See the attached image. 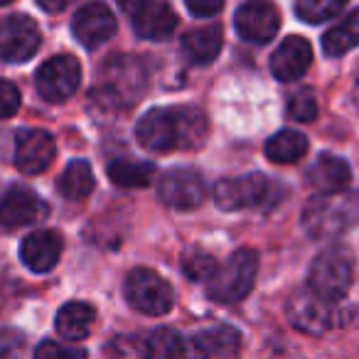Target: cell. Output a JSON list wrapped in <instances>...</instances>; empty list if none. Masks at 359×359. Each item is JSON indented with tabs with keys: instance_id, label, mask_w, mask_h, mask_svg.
I'll use <instances>...</instances> for the list:
<instances>
[{
	"instance_id": "28",
	"label": "cell",
	"mask_w": 359,
	"mask_h": 359,
	"mask_svg": "<svg viewBox=\"0 0 359 359\" xmlns=\"http://www.w3.org/2000/svg\"><path fill=\"white\" fill-rule=\"evenodd\" d=\"M182 352H185V344H182L180 334L168 327L148 332L143 339L145 357H180Z\"/></svg>"
},
{
	"instance_id": "25",
	"label": "cell",
	"mask_w": 359,
	"mask_h": 359,
	"mask_svg": "<svg viewBox=\"0 0 359 359\" xmlns=\"http://www.w3.org/2000/svg\"><path fill=\"white\" fill-rule=\"evenodd\" d=\"M359 45V8L352 11L339 25L330 27L323 35V52L327 57H342Z\"/></svg>"
},
{
	"instance_id": "8",
	"label": "cell",
	"mask_w": 359,
	"mask_h": 359,
	"mask_svg": "<svg viewBox=\"0 0 359 359\" xmlns=\"http://www.w3.org/2000/svg\"><path fill=\"white\" fill-rule=\"evenodd\" d=\"M140 145L155 153L182 148V123H180V109H153L135 126Z\"/></svg>"
},
{
	"instance_id": "37",
	"label": "cell",
	"mask_w": 359,
	"mask_h": 359,
	"mask_svg": "<svg viewBox=\"0 0 359 359\" xmlns=\"http://www.w3.org/2000/svg\"><path fill=\"white\" fill-rule=\"evenodd\" d=\"M11 3H13V0H0V8H3V6H11Z\"/></svg>"
},
{
	"instance_id": "3",
	"label": "cell",
	"mask_w": 359,
	"mask_h": 359,
	"mask_svg": "<svg viewBox=\"0 0 359 359\" xmlns=\"http://www.w3.org/2000/svg\"><path fill=\"white\" fill-rule=\"evenodd\" d=\"M145 69L135 57H114L106 62L104 74H101L99 91L91 94L94 101H101L104 106H128L135 101L145 89Z\"/></svg>"
},
{
	"instance_id": "19",
	"label": "cell",
	"mask_w": 359,
	"mask_h": 359,
	"mask_svg": "<svg viewBox=\"0 0 359 359\" xmlns=\"http://www.w3.org/2000/svg\"><path fill=\"white\" fill-rule=\"evenodd\" d=\"M352 180V170L337 155L323 153L308 170V182L318 192H337L344 190Z\"/></svg>"
},
{
	"instance_id": "7",
	"label": "cell",
	"mask_w": 359,
	"mask_h": 359,
	"mask_svg": "<svg viewBox=\"0 0 359 359\" xmlns=\"http://www.w3.org/2000/svg\"><path fill=\"white\" fill-rule=\"evenodd\" d=\"M37 91L42 99L60 104L67 101L81 84V65L72 55H57L37 69Z\"/></svg>"
},
{
	"instance_id": "31",
	"label": "cell",
	"mask_w": 359,
	"mask_h": 359,
	"mask_svg": "<svg viewBox=\"0 0 359 359\" xmlns=\"http://www.w3.org/2000/svg\"><path fill=\"white\" fill-rule=\"evenodd\" d=\"M20 111V89L13 81L0 79V118H11Z\"/></svg>"
},
{
	"instance_id": "5",
	"label": "cell",
	"mask_w": 359,
	"mask_h": 359,
	"mask_svg": "<svg viewBox=\"0 0 359 359\" xmlns=\"http://www.w3.org/2000/svg\"><path fill=\"white\" fill-rule=\"evenodd\" d=\"M126 298L143 315H165L172 308V288L170 283L150 269H135L126 276Z\"/></svg>"
},
{
	"instance_id": "24",
	"label": "cell",
	"mask_w": 359,
	"mask_h": 359,
	"mask_svg": "<svg viewBox=\"0 0 359 359\" xmlns=\"http://www.w3.org/2000/svg\"><path fill=\"white\" fill-rule=\"evenodd\" d=\"M308 153V138L298 130H278L266 143V158L278 165H293Z\"/></svg>"
},
{
	"instance_id": "18",
	"label": "cell",
	"mask_w": 359,
	"mask_h": 359,
	"mask_svg": "<svg viewBox=\"0 0 359 359\" xmlns=\"http://www.w3.org/2000/svg\"><path fill=\"white\" fill-rule=\"evenodd\" d=\"M20 256L30 271H35V273H47V271L55 269L62 256V236L50 229L32 231V234L22 241Z\"/></svg>"
},
{
	"instance_id": "32",
	"label": "cell",
	"mask_w": 359,
	"mask_h": 359,
	"mask_svg": "<svg viewBox=\"0 0 359 359\" xmlns=\"http://www.w3.org/2000/svg\"><path fill=\"white\" fill-rule=\"evenodd\" d=\"M84 349H76V347H65V344H57L55 339H47L37 347V357H69V359H76V357H84Z\"/></svg>"
},
{
	"instance_id": "20",
	"label": "cell",
	"mask_w": 359,
	"mask_h": 359,
	"mask_svg": "<svg viewBox=\"0 0 359 359\" xmlns=\"http://www.w3.org/2000/svg\"><path fill=\"white\" fill-rule=\"evenodd\" d=\"M224 45V32L219 25H207L190 30L182 37V52L192 65H210L219 57Z\"/></svg>"
},
{
	"instance_id": "6",
	"label": "cell",
	"mask_w": 359,
	"mask_h": 359,
	"mask_svg": "<svg viewBox=\"0 0 359 359\" xmlns=\"http://www.w3.org/2000/svg\"><path fill=\"white\" fill-rule=\"evenodd\" d=\"M42 32L27 15H11L0 20V60L20 65L37 55Z\"/></svg>"
},
{
	"instance_id": "34",
	"label": "cell",
	"mask_w": 359,
	"mask_h": 359,
	"mask_svg": "<svg viewBox=\"0 0 359 359\" xmlns=\"http://www.w3.org/2000/svg\"><path fill=\"white\" fill-rule=\"evenodd\" d=\"M76 0H37V6L45 13H65L69 6H74Z\"/></svg>"
},
{
	"instance_id": "2",
	"label": "cell",
	"mask_w": 359,
	"mask_h": 359,
	"mask_svg": "<svg viewBox=\"0 0 359 359\" xmlns=\"http://www.w3.org/2000/svg\"><path fill=\"white\" fill-rule=\"evenodd\" d=\"M259 271V254L251 249H239L226 259L224 266L212 273L207 280V295L217 303H239L251 293Z\"/></svg>"
},
{
	"instance_id": "33",
	"label": "cell",
	"mask_w": 359,
	"mask_h": 359,
	"mask_svg": "<svg viewBox=\"0 0 359 359\" xmlns=\"http://www.w3.org/2000/svg\"><path fill=\"white\" fill-rule=\"evenodd\" d=\"M187 11L197 18H212L224 8V0H185Z\"/></svg>"
},
{
	"instance_id": "14",
	"label": "cell",
	"mask_w": 359,
	"mask_h": 359,
	"mask_svg": "<svg viewBox=\"0 0 359 359\" xmlns=\"http://www.w3.org/2000/svg\"><path fill=\"white\" fill-rule=\"evenodd\" d=\"M57 155V145L47 130H20L15 138V165L20 172L37 175L45 172Z\"/></svg>"
},
{
	"instance_id": "22",
	"label": "cell",
	"mask_w": 359,
	"mask_h": 359,
	"mask_svg": "<svg viewBox=\"0 0 359 359\" xmlns=\"http://www.w3.org/2000/svg\"><path fill=\"white\" fill-rule=\"evenodd\" d=\"M109 180L116 187L123 190H135V187H148L155 180V165L145 163V160H133V158H118L111 160L109 168Z\"/></svg>"
},
{
	"instance_id": "15",
	"label": "cell",
	"mask_w": 359,
	"mask_h": 359,
	"mask_svg": "<svg viewBox=\"0 0 359 359\" xmlns=\"http://www.w3.org/2000/svg\"><path fill=\"white\" fill-rule=\"evenodd\" d=\"M47 215H50V207L25 187H13L0 200V226H6V229L37 224Z\"/></svg>"
},
{
	"instance_id": "23",
	"label": "cell",
	"mask_w": 359,
	"mask_h": 359,
	"mask_svg": "<svg viewBox=\"0 0 359 359\" xmlns=\"http://www.w3.org/2000/svg\"><path fill=\"white\" fill-rule=\"evenodd\" d=\"M195 349L205 357H231V354L239 352L241 347V334L236 332L234 327H226V325H219V327H210L205 332L195 334L192 339Z\"/></svg>"
},
{
	"instance_id": "4",
	"label": "cell",
	"mask_w": 359,
	"mask_h": 359,
	"mask_svg": "<svg viewBox=\"0 0 359 359\" xmlns=\"http://www.w3.org/2000/svg\"><path fill=\"white\" fill-rule=\"evenodd\" d=\"M354 278V256L347 246H330L315 256L308 273V285L323 298L342 300Z\"/></svg>"
},
{
	"instance_id": "21",
	"label": "cell",
	"mask_w": 359,
	"mask_h": 359,
	"mask_svg": "<svg viewBox=\"0 0 359 359\" xmlns=\"http://www.w3.org/2000/svg\"><path fill=\"white\" fill-rule=\"evenodd\" d=\"M96 313L89 303H67L65 308L57 313V332L67 342H76V339H84L86 334L94 327Z\"/></svg>"
},
{
	"instance_id": "16",
	"label": "cell",
	"mask_w": 359,
	"mask_h": 359,
	"mask_svg": "<svg viewBox=\"0 0 359 359\" xmlns=\"http://www.w3.org/2000/svg\"><path fill=\"white\" fill-rule=\"evenodd\" d=\"M313 65V47L305 37H285L271 57V72L278 81H298Z\"/></svg>"
},
{
	"instance_id": "26",
	"label": "cell",
	"mask_w": 359,
	"mask_h": 359,
	"mask_svg": "<svg viewBox=\"0 0 359 359\" xmlns=\"http://www.w3.org/2000/svg\"><path fill=\"white\" fill-rule=\"evenodd\" d=\"M94 190V172L86 160H72L60 177V192L72 202H79Z\"/></svg>"
},
{
	"instance_id": "30",
	"label": "cell",
	"mask_w": 359,
	"mask_h": 359,
	"mask_svg": "<svg viewBox=\"0 0 359 359\" xmlns=\"http://www.w3.org/2000/svg\"><path fill=\"white\" fill-rule=\"evenodd\" d=\"M288 116L298 123H313L318 118V99L310 89H298L288 99Z\"/></svg>"
},
{
	"instance_id": "36",
	"label": "cell",
	"mask_w": 359,
	"mask_h": 359,
	"mask_svg": "<svg viewBox=\"0 0 359 359\" xmlns=\"http://www.w3.org/2000/svg\"><path fill=\"white\" fill-rule=\"evenodd\" d=\"M354 101H357V106H359V76H357V84H354Z\"/></svg>"
},
{
	"instance_id": "17",
	"label": "cell",
	"mask_w": 359,
	"mask_h": 359,
	"mask_svg": "<svg viewBox=\"0 0 359 359\" xmlns=\"http://www.w3.org/2000/svg\"><path fill=\"white\" fill-rule=\"evenodd\" d=\"M130 20H133V30L145 40H165L177 27V15L170 11L165 0H145L130 15Z\"/></svg>"
},
{
	"instance_id": "11",
	"label": "cell",
	"mask_w": 359,
	"mask_h": 359,
	"mask_svg": "<svg viewBox=\"0 0 359 359\" xmlns=\"http://www.w3.org/2000/svg\"><path fill=\"white\" fill-rule=\"evenodd\" d=\"M236 32L246 42L266 45L278 35L280 13L271 0H246L234 15Z\"/></svg>"
},
{
	"instance_id": "1",
	"label": "cell",
	"mask_w": 359,
	"mask_h": 359,
	"mask_svg": "<svg viewBox=\"0 0 359 359\" xmlns=\"http://www.w3.org/2000/svg\"><path fill=\"white\" fill-rule=\"evenodd\" d=\"M359 222V195L337 190L320 192L305 205L303 226L313 239H337Z\"/></svg>"
},
{
	"instance_id": "27",
	"label": "cell",
	"mask_w": 359,
	"mask_h": 359,
	"mask_svg": "<svg viewBox=\"0 0 359 359\" xmlns=\"http://www.w3.org/2000/svg\"><path fill=\"white\" fill-rule=\"evenodd\" d=\"M349 0H298L295 3V13L303 22L310 25H320V22H327L332 18H337L344 11Z\"/></svg>"
},
{
	"instance_id": "12",
	"label": "cell",
	"mask_w": 359,
	"mask_h": 359,
	"mask_svg": "<svg viewBox=\"0 0 359 359\" xmlns=\"http://www.w3.org/2000/svg\"><path fill=\"white\" fill-rule=\"evenodd\" d=\"M158 192L160 200L168 207H172V210H195L205 200V177L192 168L170 170V172H165L160 177Z\"/></svg>"
},
{
	"instance_id": "29",
	"label": "cell",
	"mask_w": 359,
	"mask_h": 359,
	"mask_svg": "<svg viewBox=\"0 0 359 359\" xmlns=\"http://www.w3.org/2000/svg\"><path fill=\"white\" fill-rule=\"evenodd\" d=\"M219 269L215 261V256L207 254L202 249H190L185 256H182V271L190 280H210L212 273Z\"/></svg>"
},
{
	"instance_id": "13",
	"label": "cell",
	"mask_w": 359,
	"mask_h": 359,
	"mask_svg": "<svg viewBox=\"0 0 359 359\" xmlns=\"http://www.w3.org/2000/svg\"><path fill=\"white\" fill-rule=\"evenodd\" d=\"M116 27H118L116 25V15L101 0H91V3L81 6L74 15V22H72L74 37L86 50H96L104 42H109L116 35Z\"/></svg>"
},
{
	"instance_id": "9",
	"label": "cell",
	"mask_w": 359,
	"mask_h": 359,
	"mask_svg": "<svg viewBox=\"0 0 359 359\" xmlns=\"http://www.w3.org/2000/svg\"><path fill=\"white\" fill-rule=\"evenodd\" d=\"M271 192V180L264 175H241V177H226L215 185V202L224 212L251 210L266 202Z\"/></svg>"
},
{
	"instance_id": "10",
	"label": "cell",
	"mask_w": 359,
	"mask_h": 359,
	"mask_svg": "<svg viewBox=\"0 0 359 359\" xmlns=\"http://www.w3.org/2000/svg\"><path fill=\"white\" fill-rule=\"evenodd\" d=\"M332 300L323 298L315 290L295 293L288 300V320L295 330L305 334H323L334 325V308Z\"/></svg>"
},
{
	"instance_id": "35",
	"label": "cell",
	"mask_w": 359,
	"mask_h": 359,
	"mask_svg": "<svg viewBox=\"0 0 359 359\" xmlns=\"http://www.w3.org/2000/svg\"><path fill=\"white\" fill-rule=\"evenodd\" d=\"M143 3H145V0H118L121 11H123V13H126V15H128V18L133 15V13L138 11V8L143 6Z\"/></svg>"
}]
</instances>
